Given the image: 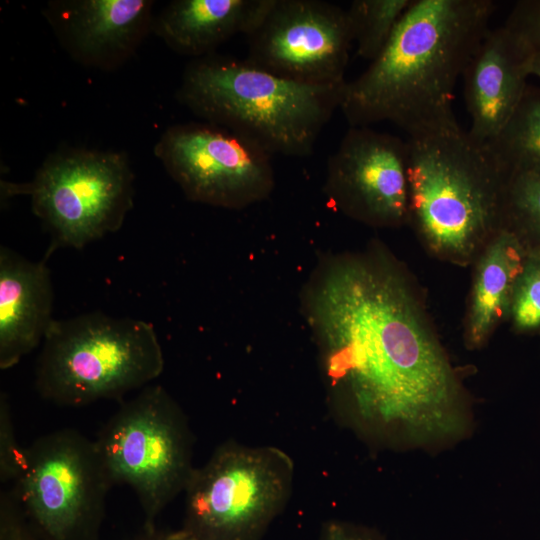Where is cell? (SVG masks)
<instances>
[{"instance_id":"6da1fadb","label":"cell","mask_w":540,"mask_h":540,"mask_svg":"<svg viewBox=\"0 0 540 540\" xmlns=\"http://www.w3.org/2000/svg\"><path fill=\"white\" fill-rule=\"evenodd\" d=\"M312 317L328 375L363 420L413 443L464 430L455 373L397 271L365 260L337 265L313 296Z\"/></svg>"},{"instance_id":"7a4b0ae2","label":"cell","mask_w":540,"mask_h":540,"mask_svg":"<svg viewBox=\"0 0 540 540\" xmlns=\"http://www.w3.org/2000/svg\"><path fill=\"white\" fill-rule=\"evenodd\" d=\"M494 10L492 0H413L378 57L346 82L349 126L390 121L413 136L457 121L453 91Z\"/></svg>"},{"instance_id":"3957f363","label":"cell","mask_w":540,"mask_h":540,"mask_svg":"<svg viewBox=\"0 0 540 540\" xmlns=\"http://www.w3.org/2000/svg\"><path fill=\"white\" fill-rule=\"evenodd\" d=\"M345 84L297 82L247 58L213 53L189 63L177 93L204 122L247 137L272 156L306 157L340 108Z\"/></svg>"},{"instance_id":"277c9868","label":"cell","mask_w":540,"mask_h":540,"mask_svg":"<svg viewBox=\"0 0 540 540\" xmlns=\"http://www.w3.org/2000/svg\"><path fill=\"white\" fill-rule=\"evenodd\" d=\"M406 141L409 220L434 253L466 261L502 227L507 175L457 121Z\"/></svg>"},{"instance_id":"5b68a950","label":"cell","mask_w":540,"mask_h":540,"mask_svg":"<svg viewBox=\"0 0 540 540\" xmlns=\"http://www.w3.org/2000/svg\"><path fill=\"white\" fill-rule=\"evenodd\" d=\"M164 356L153 326L101 312L51 323L37 360L39 395L60 406L122 400L155 380Z\"/></svg>"},{"instance_id":"8992f818","label":"cell","mask_w":540,"mask_h":540,"mask_svg":"<svg viewBox=\"0 0 540 540\" xmlns=\"http://www.w3.org/2000/svg\"><path fill=\"white\" fill-rule=\"evenodd\" d=\"M94 443L112 487L129 486L143 511V525L156 526L194 470L193 438L182 409L162 386H146L121 401Z\"/></svg>"},{"instance_id":"52a82bcc","label":"cell","mask_w":540,"mask_h":540,"mask_svg":"<svg viewBox=\"0 0 540 540\" xmlns=\"http://www.w3.org/2000/svg\"><path fill=\"white\" fill-rule=\"evenodd\" d=\"M293 476L294 463L281 449L227 441L194 468L181 529L195 540H261L283 510Z\"/></svg>"},{"instance_id":"ba28073f","label":"cell","mask_w":540,"mask_h":540,"mask_svg":"<svg viewBox=\"0 0 540 540\" xmlns=\"http://www.w3.org/2000/svg\"><path fill=\"white\" fill-rule=\"evenodd\" d=\"M134 176L123 153L65 149L46 158L28 183H4L8 195H28L50 236L45 257L81 249L114 233L134 203Z\"/></svg>"},{"instance_id":"9c48e42d","label":"cell","mask_w":540,"mask_h":540,"mask_svg":"<svg viewBox=\"0 0 540 540\" xmlns=\"http://www.w3.org/2000/svg\"><path fill=\"white\" fill-rule=\"evenodd\" d=\"M111 487L94 440L65 428L26 448L10 492L42 540H98Z\"/></svg>"},{"instance_id":"30bf717a","label":"cell","mask_w":540,"mask_h":540,"mask_svg":"<svg viewBox=\"0 0 540 540\" xmlns=\"http://www.w3.org/2000/svg\"><path fill=\"white\" fill-rule=\"evenodd\" d=\"M155 155L193 201L241 207L263 199L273 187L272 155L249 138L208 122L169 127Z\"/></svg>"},{"instance_id":"8fae6325","label":"cell","mask_w":540,"mask_h":540,"mask_svg":"<svg viewBox=\"0 0 540 540\" xmlns=\"http://www.w3.org/2000/svg\"><path fill=\"white\" fill-rule=\"evenodd\" d=\"M247 59L285 79L345 83L353 43L346 10L320 0H274L247 36Z\"/></svg>"},{"instance_id":"7c38bea8","label":"cell","mask_w":540,"mask_h":540,"mask_svg":"<svg viewBox=\"0 0 540 540\" xmlns=\"http://www.w3.org/2000/svg\"><path fill=\"white\" fill-rule=\"evenodd\" d=\"M407 141L349 127L327 163L326 191L349 214L376 225L409 221Z\"/></svg>"},{"instance_id":"4fadbf2b","label":"cell","mask_w":540,"mask_h":540,"mask_svg":"<svg viewBox=\"0 0 540 540\" xmlns=\"http://www.w3.org/2000/svg\"><path fill=\"white\" fill-rule=\"evenodd\" d=\"M150 0H62L45 16L60 44L82 65L111 70L135 53L153 29Z\"/></svg>"},{"instance_id":"5bb4252c","label":"cell","mask_w":540,"mask_h":540,"mask_svg":"<svg viewBox=\"0 0 540 540\" xmlns=\"http://www.w3.org/2000/svg\"><path fill=\"white\" fill-rule=\"evenodd\" d=\"M532 60L504 26L487 31L462 75L475 141L487 144L509 121L528 86Z\"/></svg>"},{"instance_id":"9a60e30c","label":"cell","mask_w":540,"mask_h":540,"mask_svg":"<svg viewBox=\"0 0 540 540\" xmlns=\"http://www.w3.org/2000/svg\"><path fill=\"white\" fill-rule=\"evenodd\" d=\"M47 259L31 261L0 248V368L32 352L53 322V286Z\"/></svg>"},{"instance_id":"2e32d148","label":"cell","mask_w":540,"mask_h":540,"mask_svg":"<svg viewBox=\"0 0 540 540\" xmlns=\"http://www.w3.org/2000/svg\"><path fill=\"white\" fill-rule=\"evenodd\" d=\"M274 0H176L153 22V29L176 52L196 58L237 34L249 36Z\"/></svg>"},{"instance_id":"e0dca14e","label":"cell","mask_w":540,"mask_h":540,"mask_svg":"<svg viewBox=\"0 0 540 540\" xmlns=\"http://www.w3.org/2000/svg\"><path fill=\"white\" fill-rule=\"evenodd\" d=\"M487 244L476 268L466 324L467 341L473 347L483 344L509 314L528 252L519 235L504 226L493 233Z\"/></svg>"},{"instance_id":"ac0fdd59","label":"cell","mask_w":540,"mask_h":540,"mask_svg":"<svg viewBox=\"0 0 540 540\" xmlns=\"http://www.w3.org/2000/svg\"><path fill=\"white\" fill-rule=\"evenodd\" d=\"M485 145L506 175L540 174V88L527 86L509 121Z\"/></svg>"},{"instance_id":"d6986e66","label":"cell","mask_w":540,"mask_h":540,"mask_svg":"<svg viewBox=\"0 0 540 540\" xmlns=\"http://www.w3.org/2000/svg\"><path fill=\"white\" fill-rule=\"evenodd\" d=\"M413 0H354L346 10L357 55L373 61Z\"/></svg>"},{"instance_id":"ffe728a7","label":"cell","mask_w":540,"mask_h":540,"mask_svg":"<svg viewBox=\"0 0 540 540\" xmlns=\"http://www.w3.org/2000/svg\"><path fill=\"white\" fill-rule=\"evenodd\" d=\"M502 226L524 241L540 244V174L521 172L507 175Z\"/></svg>"},{"instance_id":"44dd1931","label":"cell","mask_w":540,"mask_h":540,"mask_svg":"<svg viewBox=\"0 0 540 540\" xmlns=\"http://www.w3.org/2000/svg\"><path fill=\"white\" fill-rule=\"evenodd\" d=\"M509 315L518 331L540 329V250L528 249L517 279Z\"/></svg>"},{"instance_id":"7402d4cb","label":"cell","mask_w":540,"mask_h":540,"mask_svg":"<svg viewBox=\"0 0 540 540\" xmlns=\"http://www.w3.org/2000/svg\"><path fill=\"white\" fill-rule=\"evenodd\" d=\"M26 460V448L18 443L9 398L0 393V480L14 482L21 474Z\"/></svg>"},{"instance_id":"603a6c76","label":"cell","mask_w":540,"mask_h":540,"mask_svg":"<svg viewBox=\"0 0 540 540\" xmlns=\"http://www.w3.org/2000/svg\"><path fill=\"white\" fill-rule=\"evenodd\" d=\"M533 58L540 57V0H520L503 25Z\"/></svg>"},{"instance_id":"cb8c5ba5","label":"cell","mask_w":540,"mask_h":540,"mask_svg":"<svg viewBox=\"0 0 540 540\" xmlns=\"http://www.w3.org/2000/svg\"><path fill=\"white\" fill-rule=\"evenodd\" d=\"M0 540H42L32 529L10 490L0 495Z\"/></svg>"},{"instance_id":"d4e9b609","label":"cell","mask_w":540,"mask_h":540,"mask_svg":"<svg viewBox=\"0 0 540 540\" xmlns=\"http://www.w3.org/2000/svg\"><path fill=\"white\" fill-rule=\"evenodd\" d=\"M322 540H379L373 533L353 524L331 521L325 525Z\"/></svg>"},{"instance_id":"484cf974","label":"cell","mask_w":540,"mask_h":540,"mask_svg":"<svg viewBox=\"0 0 540 540\" xmlns=\"http://www.w3.org/2000/svg\"><path fill=\"white\" fill-rule=\"evenodd\" d=\"M166 533L158 529L157 526L143 525L141 531L132 540H165Z\"/></svg>"},{"instance_id":"4316f807","label":"cell","mask_w":540,"mask_h":540,"mask_svg":"<svg viewBox=\"0 0 540 540\" xmlns=\"http://www.w3.org/2000/svg\"><path fill=\"white\" fill-rule=\"evenodd\" d=\"M165 540H195V539L185 530L180 529L177 531L167 532Z\"/></svg>"},{"instance_id":"83f0119b","label":"cell","mask_w":540,"mask_h":540,"mask_svg":"<svg viewBox=\"0 0 540 540\" xmlns=\"http://www.w3.org/2000/svg\"><path fill=\"white\" fill-rule=\"evenodd\" d=\"M531 75H535L540 78V57L533 58L531 64Z\"/></svg>"}]
</instances>
